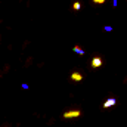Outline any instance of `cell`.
<instances>
[{
  "mask_svg": "<svg viewBox=\"0 0 127 127\" xmlns=\"http://www.w3.org/2000/svg\"><path fill=\"white\" fill-rule=\"evenodd\" d=\"M93 3H96V4H103L105 3V0H92Z\"/></svg>",
  "mask_w": 127,
  "mask_h": 127,
  "instance_id": "obj_7",
  "label": "cell"
},
{
  "mask_svg": "<svg viewBox=\"0 0 127 127\" xmlns=\"http://www.w3.org/2000/svg\"><path fill=\"white\" fill-rule=\"evenodd\" d=\"M72 50H74L77 55H84V53H86V52H84V50H83L80 46H74V47H72Z\"/></svg>",
  "mask_w": 127,
  "mask_h": 127,
  "instance_id": "obj_5",
  "label": "cell"
},
{
  "mask_svg": "<svg viewBox=\"0 0 127 127\" xmlns=\"http://www.w3.org/2000/svg\"><path fill=\"white\" fill-rule=\"evenodd\" d=\"M102 58L100 56H95L93 59H92V62H90V66L93 68V69H96V68H100L102 66Z\"/></svg>",
  "mask_w": 127,
  "mask_h": 127,
  "instance_id": "obj_2",
  "label": "cell"
},
{
  "mask_svg": "<svg viewBox=\"0 0 127 127\" xmlns=\"http://www.w3.org/2000/svg\"><path fill=\"white\" fill-rule=\"evenodd\" d=\"M80 115H81V111L80 109H71V111L64 112V118H77Z\"/></svg>",
  "mask_w": 127,
  "mask_h": 127,
  "instance_id": "obj_1",
  "label": "cell"
},
{
  "mask_svg": "<svg viewBox=\"0 0 127 127\" xmlns=\"http://www.w3.org/2000/svg\"><path fill=\"white\" fill-rule=\"evenodd\" d=\"M22 89H25V90H28V84H25V83H22Z\"/></svg>",
  "mask_w": 127,
  "mask_h": 127,
  "instance_id": "obj_8",
  "label": "cell"
},
{
  "mask_svg": "<svg viewBox=\"0 0 127 127\" xmlns=\"http://www.w3.org/2000/svg\"><path fill=\"white\" fill-rule=\"evenodd\" d=\"M71 80H72V81H81V80H83V74L78 72V71H74V72L71 74Z\"/></svg>",
  "mask_w": 127,
  "mask_h": 127,
  "instance_id": "obj_4",
  "label": "cell"
},
{
  "mask_svg": "<svg viewBox=\"0 0 127 127\" xmlns=\"http://www.w3.org/2000/svg\"><path fill=\"white\" fill-rule=\"evenodd\" d=\"M80 7H81V3L80 1H74L72 3V10H80Z\"/></svg>",
  "mask_w": 127,
  "mask_h": 127,
  "instance_id": "obj_6",
  "label": "cell"
},
{
  "mask_svg": "<svg viewBox=\"0 0 127 127\" xmlns=\"http://www.w3.org/2000/svg\"><path fill=\"white\" fill-rule=\"evenodd\" d=\"M4 127H7V126H4Z\"/></svg>",
  "mask_w": 127,
  "mask_h": 127,
  "instance_id": "obj_9",
  "label": "cell"
},
{
  "mask_svg": "<svg viewBox=\"0 0 127 127\" xmlns=\"http://www.w3.org/2000/svg\"><path fill=\"white\" fill-rule=\"evenodd\" d=\"M115 102H117V99H115V97H109V99H106V100H105L103 108H105V109H108V108L114 106V105H115Z\"/></svg>",
  "mask_w": 127,
  "mask_h": 127,
  "instance_id": "obj_3",
  "label": "cell"
}]
</instances>
